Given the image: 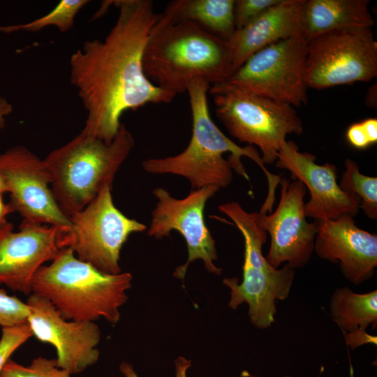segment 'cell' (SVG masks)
<instances>
[{
	"mask_svg": "<svg viewBox=\"0 0 377 377\" xmlns=\"http://www.w3.org/2000/svg\"><path fill=\"white\" fill-rule=\"evenodd\" d=\"M115 24L104 40H88L70 57V81L87 110L82 131L110 144L124 112L175 97L146 76L142 55L160 14L150 0L114 1Z\"/></svg>",
	"mask_w": 377,
	"mask_h": 377,
	"instance_id": "cell-1",
	"label": "cell"
},
{
	"mask_svg": "<svg viewBox=\"0 0 377 377\" xmlns=\"http://www.w3.org/2000/svg\"><path fill=\"white\" fill-rule=\"evenodd\" d=\"M210 85L195 80L187 89L192 116L190 142L181 153L142 162L143 169L151 174H172L186 178L192 190L214 186L227 187L232 180V170L249 181L241 162L242 156L253 161L263 170L268 182V192L274 193L281 176L270 173L254 146L242 147L227 137L212 120L208 107Z\"/></svg>",
	"mask_w": 377,
	"mask_h": 377,
	"instance_id": "cell-2",
	"label": "cell"
},
{
	"mask_svg": "<svg viewBox=\"0 0 377 377\" xmlns=\"http://www.w3.org/2000/svg\"><path fill=\"white\" fill-rule=\"evenodd\" d=\"M142 66L147 77L176 96L191 83L210 87L230 75L227 41L188 21H170L161 13L146 43Z\"/></svg>",
	"mask_w": 377,
	"mask_h": 377,
	"instance_id": "cell-3",
	"label": "cell"
},
{
	"mask_svg": "<svg viewBox=\"0 0 377 377\" xmlns=\"http://www.w3.org/2000/svg\"><path fill=\"white\" fill-rule=\"evenodd\" d=\"M132 280L129 272L104 273L65 248L36 271L31 293L48 300L66 320L104 318L114 325L120 319L119 309L128 300Z\"/></svg>",
	"mask_w": 377,
	"mask_h": 377,
	"instance_id": "cell-4",
	"label": "cell"
},
{
	"mask_svg": "<svg viewBox=\"0 0 377 377\" xmlns=\"http://www.w3.org/2000/svg\"><path fill=\"white\" fill-rule=\"evenodd\" d=\"M134 143L132 134L121 124L110 144L81 131L44 158L52 192L65 215L71 218L92 202L104 185L112 186Z\"/></svg>",
	"mask_w": 377,
	"mask_h": 377,
	"instance_id": "cell-5",
	"label": "cell"
},
{
	"mask_svg": "<svg viewBox=\"0 0 377 377\" xmlns=\"http://www.w3.org/2000/svg\"><path fill=\"white\" fill-rule=\"evenodd\" d=\"M239 230L244 240L242 281L226 278L223 283L230 289L228 306L236 309L243 303L249 306L250 321L258 329H267L275 321L276 302L289 296L295 269L285 265L274 268L263 254L267 233L260 223L258 212H248L237 202L219 206Z\"/></svg>",
	"mask_w": 377,
	"mask_h": 377,
	"instance_id": "cell-6",
	"label": "cell"
},
{
	"mask_svg": "<svg viewBox=\"0 0 377 377\" xmlns=\"http://www.w3.org/2000/svg\"><path fill=\"white\" fill-rule=\"evenodd\" d=\"M217 118L231 136L261 151L264 164L276 162L288 135H301L303 124L295 108L253 94L227 81L209 89Z\"/></svg>",
	"mask_w": 377,
	"mask_h": 377,
	"instance_id": "cell-7",
	"label": "cell"
},
{
	"mask_svg": "<svg viewBox=\"0 0 377 377\" xmlns=\"http://www.w3.org/2000/svg\"><path fill=\"white\" fill-rule=\"evenodd\" d=\"M377 75V42L372 28L337 29L308 40L306 82L323 89Z\"/></svg>",
	"mask_w": 377,
	"mask_h": 377,
	"instance_id": "cell-8",
	"label": "cell"
},
{
	"mask_svg": "<svg viewBox=\"0 0 377 377\" xmlns=\"http://www.w3.org/2000/svg\"><path fill=\"white\" fill-rule=\"evenodd\" d=\"M307 46L302 35L271 44L251 55L226 81L294 108L305 105Z\"/></svg>",
	"mask_w": 377,
	"mask_h": 377,
	"instance_id": "cell-9",
	"label": "cell"
},
{
	"mask_svg": "<svg viewBox=\"0 0 377 377\" xmlns=\"http://www.w3.org/2000/svg\"><path fill=\"white\" fill-rule=\"evenodd\" d=\"M112 188L104 185L92 202L70 218L68 248L80 260L104 273L115 274L121 272L120 252L128 237L147 227L116 207Z\"/></svg>",
	"mask_w": 377,
	"mask_h": 377,
	"instance_id": "cell-10",
	"label": "cell"
},
{
	"mask_svg": "<svg viewBox=\"0 0 377 377\" xmlns=\"http://www.w3.org/2000/svg\"><path fill=\"white\" fill-rule=\"evenodd\" d=\"M219 190L214 186H205L192 190L182 199L172 197L163 188L152 191L157 202L152 211L148 235L161 239L175 230L180 232L186 242L188 259L175 271L173 275L177 279H184L190 263L198 259L203 261L209 273L221 274L222 269L214 263L218 258L216 242L204 219L207 201Z\"/></svg>",
	"mask_w": 377,
	"mask_h": 377,
	"instance_id": "cell-11",
	"label": "cell"
},
{
	"mask_svg": "<svg viewBox=\"0 0 377 377\" xmlns=\"http://www.w3.org/2000/svg\"><path fill=\"white\" fill-rule=\"evenodd\" d=\"M0 176L13 212L24 221L71 228L51 190V175L44 159L24 146H15L0 154Z\"/></svg>",
	"mask_w": 377,
	"mask_h": 377,
	"instance_id": "cell-12",
	"label": "cell"
},
{
	"mask_svg": "<svg viewBox=\"0 0 377 377\" xmlns=\"http://www.w3.org/2000/svg\"><path fill=\"white\" fill-rule=\"evenodd\" d=\"M281 197L274 212L258 213L261 228L269 234L270 246L265 256L269 264L279 268L283 264L295 269L304 267L314 251L318 221L309 223L304 212L306 188L299 180L281 177Z\"/></svg>",
	"mask_w": 377,
	"mask_h": 377,
	"instance_id": "cell-13",
	"label": "cell"
},
{
	"mask_svg": "<svg viewBox=\"0 0 377 377\" xmlns=\"http://www.w3.org/2000/svg\"><path fill=\"white\" fill-rule=\"evenodd\" d=\"M70 228L22 221L18 231L11 223L0 227V285L31 294L36 271L68 248Z\"/></svg>",
	"mask_w": 377,
	"mask_h": 377,
	"instance_id": "cell-14",
	"label": "cell"
},
{
	"mask_svg": "<svg viewBox=\"0 0 377 377\" xmlns=\"http://www.w3.org/2000/svg\"><path fill=\"white\" fill-rule=\"evenodd\" d=\"M26 303L33 336L55 348L59 367L71 375L98 361L101 330L94 322L66 320L48 300L35 293L29 295Z\"/></svg>",
	"mask_w": 377,
	"mask_h": 377,
	"instance_id": "cell-15",
	"label": "cell"
},
{
	"mask_svg": "<svg viewBox=\"0 0 377 377\" xmlns=\"http://www.w3.org/2000/svg\"><path fill=\"white\" fill-rule=\"evenodd\" d=\"M314 154L300 151L293 140H285L277 154L276 167L288 170L290 179L302 182L310 193L304 204L306 217L315 221L336 219L346 214L355 217L360 209L357 197L343 191L337 181V168L316 163Z\"/></svg>",
	"mask_w": 377,
	"mask_h": 377,
	"instance_id": "cell-16",
	"label": "cell"
},
{
	"mask_svg": "<svg viewBox=\"0 0 377 377\" xmlns=\"http://www.w3.org/2000/svg\"><path fill=\"white\" fill-rule=\"evenodd\" d=\"M317 221L316 255L339 263L344 277L355 286L369 280L377 267V235L357 227L350 214Z\"/></svg>",
	"mask_w": 377,
	"mask_h": 377,
	"instance_id": "cell-17",
	"label": "cell"
},
{
	"mask_svg": "<svg viewBox=\"0 0 377 377\" xmlns=\"http://www.w3.org/2000/svg\"><path fill=\"white\" fill-rule=\"evenodd\" d=\"M304 2L305 0H281L236 29L227 41L230 75L263 48L279 40L302 36V15Z\"/></svg>",
	"mask_w": 377,
	"mask_h": 377,
	"instance_id": "cell-18",
	"label": "cell"
},
{
	"mask_svg": "<svg viewBox=\"0 0 377 377\" xmlns=\"http://www.w3.org/2000/svg\"><path fill=\"white\" fill-rule=\"evenodd\" d=\"M368 0H305L302 15V36L309 40L327 31L369 27L375 20Z\"/></svg>",
	"mask_w": 377,
	"mask_h": 377,
	"instance_id": "cell-19",
	"label": "cell"
},
{
	"mask_svg": "<svg viewBox=\"0 0 377 377\" xmlns=\"http://www.w3.org/2000/svg\"><path fill=\"white\" fill-rule=\"evenodd\" d=\"M235 0H175L162 16L170 21H188L228 41L236 30Z\"/></svg>",
	"mask_w": 377,
	"mask_h": 377,
	"instance_id": "cell-20",
	"label": "cell"
},
{
	"mask_svg": "<svg viewBox=\"0 0 377 377\" xmlns=\"http://www.w3.org/2000/svg\"><path fill=\"white\" fill-rule=\"evenodd\" d=\"M330 311L332 318L345 333L377 326V290L356 293L348 286L333 292Z\"/></svg>",
	"mask_w": 377,
	"mask_h": 377,
	"instance_id": "cell-21",
	"label": "cell"
},
{
	"mask_svg": "<svg viewBox=\"0 0 377 377\" xmlns=\"http://www.w3.org/2000/svg\"><path fill=\"white\" fill-rule=\"evenodd\" d=\"M345 170L339 184L345 193L358 198L360 209L369 219H377V177L360 172L358 165L350 158L345 160Z\"/></svg>",
	"mask_w": 377,
	"mask_h": 377,
	"instance_id": "cell-22",
	"label": "cell"
},
{
	"mask_svg": "<svg viewBox=\"0 0 377 377\" xmlns=\"http://www.w3.org/2000/svg\"><path fill=\"white\" fill-rule=\"evenodd\" d=\"M87 0H61L47 14L23 24L0 27V31L10 33L19 30L36 32L54 26L61 32H66L73 27L74 20Z\"/></svg>",
	"mask_w": 377,
	"mask_h": 377,
	"instance_id": "cell-23",
	"label": "cell"
},
{
	"mask_svg": "<svg viewBox=\"0 0 377 377\" xmlns=\"http://www.w3.org/2000/svg\"><path fill=\"white\" fill-rule=\"evenodd\" d=\"M0 377H71V374L57 366L56 359L38 357L29 366L9 359L1 369Z\"/></svg>",
	"mask_w": 377,
	"mask_h": 377,
	"instance_id": "cell-24",
	"label": "cell"
},
{
	"mask_svg": "<svg viewBox=\"0 0 377 377\" xmlns=\"http://www.w3.org/2000/svg\"><path fill=\"white\" fill-rule=\"evenodd\" d=\"M29 315V309L26 302L8 295L4 289L0 288V325L2 328L27 323Z\"/></svg>",
	"mask_w": 377,
	"mask_h": 377,
	"instance_id": "cell-25",
	"label": "cell"
},
{
	"mask_svg": "<svg viewBox=\"0 0 377 377\" xmlns=\"http://www.w3.org/2000/svg\"><path fill=\"white\" fill-rule=\"evenodd\" d=\"M33 336L28 323L2 328L0 339V372L12 354Z\"/></svg>",
	"mask_w": 377,
	"mask_h": 377,
	"instance_id": "cell-26",
	"label": "cell"
},
{
	"mask_svg": "<svg viewBox=\"0 0 377 377\" xmlns=\"http://www.w3.org/2000/svg\"><path fill=\"white\" fill-rule=\"evenodd\" d=\"M281 0H235V23L238 29Z\"/></svg>",
	"mask_w": 377,
	"mask_h": 377,
	"instance_id": "cell-27",
	"label": "cell"
},
{
	"mask_svg": "<svg viewBox=\"0 0 377 377\" xmlns=\"http://www.w3.org/2000/svg\"><path fill=\"white\" fill-rule=\"evenodd\" d=\"M347 141L355 148L366 149L370 145L360 122L351 124L346 131Z\"/></svg>",
	"mask_w": 377,
	"mask_h": 377,
	"instance_id": "cell-28",
	"label": "cell"
},
{
	"mask_svg": "<svg viewBox=\"0 0 377 377\" xmlns=\"http://www.w3.org/2000/svg\"><path fill=\"white\" fill-rule=\"evenodd\" d=\"M191 366V362L184 357H179L175 360V377H186V371ZM120 371L125 377H138L133 367L128 362H122Z\"/></svg>",
	"mask_w": 377,
	"mask_h": 377,
	"instance_id": "cell-29",
	"label": "cell"
},
{
	"mask_svg": "<svg viewBox=\"0 0 377 377\" xmlns=\"http://www.w3.org/2000/svg\"><path fill=\"white\" fill-rule=\"evenodd\" d=\"M347 343L352 349L367 343H371L376 345V337L368 334L364 330H357L346 334Z\"/></svg>",
	"mask_w": 377,
	"mask_h": 377,
	"instance_id": "cell-30",
	"label": "cell"
},
{
	"mask_svg": "<svg viewBox=\"0 0 377 377\" xmlns=\"http://www.w3.org/2000/svg\"><path fill=\"white\" fill-rule=\"evenodd\" d=\"M370 145L377 142V119L368 118L360 121Z\"/></svg>",
	"mask_w": 377,
	"mask_h": 377,
	"instance_id": "cell-31",
	"label": "cell"
},
{
	"mask_svg": "<svg viewBox=\"0 0 377 377\" xmlns=\"http://www.w3.org/2000/svg\"><path fill=\"white\" fill-rule=\"evenodd\" d=\"M12 105L4 97L0 96V129L6 124V117L13 112Z\"/></svg>",
	"mask_w": 377,
	"mask_h": 377,
	"instance_id": "cell-32",
	"label": "cell"
},
{
	"mask_svg": "<svg viewBox=\"0 0 377 377\" xmlns=\"http://www.w3.org/2000/svg\"><path fill=\"white\" fill-rule=\"evenodd\" d=\"M3 195L0 193V227L8 222L6 216L13 212L9 203H6L3 201Z\"/></svg>",
	"mask_w": 377,
	"mask_h": 377,
	"instance_id": "cell-33",
	"label": "cell"
},
{
	"mask_svg": "<svg viewBox=\"0 0 377 377\" xmlns=\"http://www.w3.org/2000/svg\"><path fill=\"white\" fill-rule=\"evenodd\" d=\"M374 95H376V84L371 86L369 89L366 98V103L368 106L375 107L376 105V97H374Z\"/></svg>",
	"mask_w": 377,
	"mask_h": 377,
	"instance_id": "cell-34",
	"label": "cell"
},
{
	"mask_svg": "<svg viewBox=\"0 0 377 377\" xmlns=\"http://www.w3.org/2000/svg\"><path fill=\"white\" fill-rule=\"evenodd\" d=\"M0 193L1 194H4V193H6V189H5V186H4V184H3V180L0 176Z\"/></svg>",
	"mask_w": 377,
	"mask_h": 377,
	"instance_id": "cell-35",
	"label": "cell"
}]
</instances>
